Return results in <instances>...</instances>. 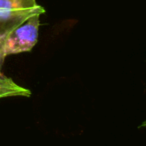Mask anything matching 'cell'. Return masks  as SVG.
Instances as JSON below:
<instances>
[{
    "label": "cell",
    "instance_id": "3957f363",
    "mask_svg": "<svg viewBox=\"0 0 146 146\" xmlns=\"http://www.w3.org/2000/svg\"><path fill=\"white\" fill-rule=\"evenodd\" d=\"M31 92L29 89L15 83L11 78L5 76L3 73L0 74V99L13 96H25L29 97Z\"/></svg>",
    "mask_w": 146,
    "mask_h": 146
},
{
    "label": "cell",
    "instance_id": "5b68a950",
    "mask_svg": "<svg viewBox=\"0 0 146 146\" xmlns=\"http://www.w3.org/2000/svg\"><path fill=\"white\" fill-rule=\"evenodd\" d=\"M3 45H4V37L0 38V74L2 73L1 72V66H2L5 57H6L4 54V47H3Z\"/></svg>",
    "mask_w": 146,
    "mask_h": 146
},
{
    "label": "cell",
    "instance_id": "6da1fadb",
    "mask_svg": "<svg viewBox=\"0 0 146 146\" xmlns=\"http://www.w3.org/2000/svg\"><path fill=\"white\" fill-rule=\"evenodd\" d=\"M40 15H33L4 37V54H18L30 51L38 40Z\"/></svg>",
    "mask_w": 146,
    "mask_h": 146
},
{
    "label": "cell",
    "instance_id": "7a4b0ae2",
    "mask_svg": "<svg viewBox=\"0 0 146 146\" xmlns=\"http://www.w3.org/2000/svg\"><path fill=\"white\" fill-rule=\"evenodd\" d=\"M44 12V8L40 5L25 8L16 0H0V38L5 37L31 16Z\"/></svg>",
    "mask_w": 146,
    "mask_h": 146
},
{
    "label": "cell",
    "instance_id": "277c9868",
    "mask_svg": "<svg viewBox=\"0 0 146 146\" xmlns=\"http://www.w3.org/2000/svg\"><path fill=\"white\" fill-rule=\"evenodd\" d=\"M16 1L18 3H20L25 8H33V7L38 5V4H36V1H35V0H16Z\"/></svg>",
    "mask_w": 146,
    "mask_h": 146
}]
</instances>
